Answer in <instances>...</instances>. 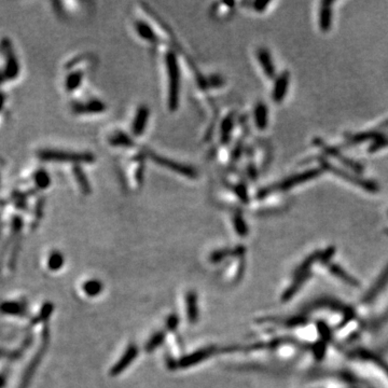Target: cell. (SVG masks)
Here are the masks:
<instances>
[{"label":"cell","instance_id":"29","mask_svg":"<svg viewBox=\"0 0 388 388\" xmlns=\"http://www.w3.org/2000/svg\"><path fill=\"white\" fill-rule=\"evenodd\" d=\"M207 82H208V85L210 87H220L225 84L224 78L218 75H214L210 76L209 78H207Z\"/></svg>","mask_w":388,"mask_h":388},{"label":"cell","instance_id":"10","mask_svg":"<svg viewBox=\"0 0 388 388\" xmlns=\"http://www.w3.org/2000/svg\"><path fill=\"white\" fill-rule=\"evenodd\" d=\"M150 117V110L147 106L142 105L137 108V111L134 117L132 124V132L135 136H141L146 131Z\"/></svg>","mask_w":388,"mask_h":388},{"label":"cell","instance_id":"25","mask_svg":"<svg viewBox=\"0 0 388 388\" xmlns=\"http://www.w3.org/2000/svg\"><path fill=\"white\" fill-rule=\"evenodd\" d=\"M387 146H388V136L385 135V134H383L380 138H377L374 142H372L371 146L369 147V152L380 151V150L384 149Z\"/></svg>","mask_w":388,"mask_h":388},{"label":"cell","instance_id":"19","mask_svg":"<svg viewBox=\"0 0 388 388\" xmlns=\"http://www.w3.org/2000/svg\"><path fill=\"white\" fill-rule=\"evenodd\" d=\"M74 176L77 180V184H79V187L82 191V193L84 194H90L92 192V187L89 179H87V176L83 172L81 166L79 165H76L74 167Z\"/></svg>","mask_w":388,"mask_h":388},{"label":"cell","instance_id":"28","mask_svg":"<svg viewBox=\"0 0 388 388\" xmlns=\"http://www.w3.org/2000/svg\"><path fill=\"white\" fill-rule=\"evenodd\" d=\"M231 253L230 249H219V250H216L213 253H211L210 257H209V260L210 262L213 263H219L222 260H224L225 258H226Z\"/></svg>","mask_w":388,"mask_h":388},{"label":"cell","instance_id":"14","mask_svg":"<svg viewBox=\"0 0 388 388\" xmlns=\"http://www.w3.org/2000/svg\"><path fill=\"white\" fill-rule=\"evenodd\" d=\"M134 28H135L137 35L143 40L149 41L151 43H157L159 41V37L157 33L154 32V29L144 20H138L134 23Z\"/></svg>","mask_w":388,"mask_h":388},{"label":"cell","instance_id":"16","mask_svg":"<svg viewBox=\"0 0 388 388\" xmlns=\"http://www.w3.org/2000/svg\"><path fill=\"white\" fill-rule=\"evenodd\" d=\"M332 1H323L319 14V27L324 33H327L331 29L332 25Z\"/></svg>","mask_w":388,"mask_h":388},{"label":"cell","instance_id":"23","mask_svg":"<svg viewBox=\"0 0 388 388\" xmlns=\"http://www.w3.org/2000/svg\"><path fill=\"white\" fill-rule=\"evenodd\" d=\"M233 224H234V229L237 234L240 236L244 237L248 234V226L246 225V221L244 217L241 213H235L233 216Z\"/></svg>","mask_w":388,"mask_h":388},{"label":"cell","instance_id":"9","mask_svg":"<svg viewBox=\"0 0 388 388\" xmlns=\"http://www.w3.org/2000/svg\"><path fill=\"white\" fill-rule=\"evenodd\" d=\"M138 355V347L135 344H131L128 345V347L126 348V350L124 351L123 356L121 357L120 359L118 360L117 364L112 367L111 370H110V375L111 376H117L122 372L125 370L127 367L132 364L134 361V359L136 358Z\"/></svg>","mask_w":388,"mask_h":388},{"label":"cell","instance_id":"4","mask_svg":"<svg viewBox=\"0 0 388 388\" xmlns=\"http://www.w3.org/2000/svg\"><path fill=\"white\" fill-rule=\"evenodd\" d=\"M146 155L150 160H151V161L160 165V166H162L168 170H172V172L184 176V177H187V178L198 177V170H196L193 166H191V165L180 163V162L175 161V160L162 157V155L154 153L152 151H150V150L146 151Z\"/></svg>","mask_w":388,"mask_h":388},{"label":"cell","instance_id":"17","mask_svg":"<svg viewBox=\"0 0 388 388\" xmlns=\"http://www.w3.org/2000/svg\"><path fill=\"white\" fill-rule=\"evenodd\" d=\"M253 117H255V123L256 126L263 131L268 125V109L266 105L263 102H257L255 107V111H253Z\"/></svg>","mask_w":388,"mask_h":388},{"label":"cell","instance_id":"7","mask_svg":"<svg viewBox=\"0 0 388 388\" xmlns=\"http://www.w3.org/2000/svg\"><path fill=\"white\" fill-rule=\"evenodd\" d=\"M215 351H216L215 346H210V347H205V348H201L199 350H195L194 353L183 357V358L177 362V366L180 367V368H189V367L198 365L203 360L209 358L210 356H213L215 354Z\"/></svg>","mask_w":388,"mask_h":388},{"label":"cell","instance_id":"30","mask_svg":"<svg viewBox=\"0 0 388 388\" xmlns=\"http://www.w3.org/2000/svg\"><path fill=\"white\" fill-rule=\"evenodd\" d=\"M179 325V317L176 314L169 315L166 320V328L168 331H175Z\"/></svg>","mask_w":388,"mask_h":388},{"label":"cell","instance_id":"12","mask_svg":"<svg viewBox=\"0 0 388 388\" xmlns=\"http://www.w3.org/2000/svg\"><path fill=\"white\" fill-rule=\"evenodd\" d=\"M257 59L260 63L263 71L267 78L274 79L275 78V66L273 64V61L271 58V54L268 50L265 48H260L257 51Z\"/></svg>","mask_w":388,"mask_h":388},{"label":"cell","instance_id":"27","mask_svg":"<svg viewBox=\"0 0 388 388\" xmlns=\"http://www.w3.org/2000/svg\"><path fill=\"white\" fill-rule=\"evenodd\" d=\"M64 258L61 256V253L54 252L52 253L49 260V266L51 270H59V268L63 265Z\"/></svg>","mask_w":388,"mask_h":388},{"label":"cell","instance_id":"3","mask_svg":"<svg viewBox=\"0 0 388 388\" xmlns=\"http://www.w3.org/2000/svg\"><path fill=\"white\" fill-rule=\"evenodd\" d=\"M316 160L319 162L323 170L324 169L328 170L329 173L336 175L338 177L348 181V183H350V184L358 185V187L365 189L366 191H368V192H370V193H376L380 191V185L373 180L366 179L364 177H360V176H358V175L351 174V173L347 172V170L342 169L340 167H336V166H334V165L331 164L329 161H327V159L324 157H319Z\"/></svg>","mask_w":388,"mask_h":388},{"label":"cell","instance_id":"18","mask_svg":"<svg viewBox=\"0 0 388 388\" xmlns=\"http://www.w3.org/2000/svg\"><path fill=\"white\" fill-rule=\"evenodd\" d=\"M108 142H109L111 146L118 148H131L134 146L133 138L122 131L111 133L109 137H108Z\"/></svg>","mask_w":388,"mask_h":388},{"label":"cell","instance_id":"26","mask_svg":"<svg viewBox=\"0 0 388 388\" xmlns=\"http://www.w3.org/2000/svg\"><path fill=\"white\" fill-rule=\"evenodd\" d=\"M234 192L237 195V198H239L243 203H248L249 202V195H248V191H247V187L245 184H236L234 187Z\"/></svg>","mask_w":388,"mask_h":388},{"label":"cell","instance_id":"5","mask_svg":"<svg viewBox=\"0 0 388 388\" xmlns=\"http://www.w3.org/2000/svg\"><path fill=\"white\" fill-rule=\"evenodd\" d=\"M41 159L49 161L72 162L79 163H93L96 160L95 155L92 152H68V151H56V150H45L40 154Z\"/></svg>","mask_w":388,"mask_h":388},{"label":"cell","instance_id":"22","mask_svg":"<svg viewBox=\"0 0 388 388\" xmlns=\"http://www.w3.org/2000/svg\"><path fill=\"white\" fill-rule=\"evenodd\" d=\"M82 80H83V72L82 71L71 72L66 79V89L68 91H75L80 86Z\"/></svg>","mask_w":388,"mask_h":388},{"label":"cell","instance_id":"1","mask_svg":"<svg viewBox=\"0 0 388 388\" xmlns=\"http://www.w3.org/2000/svg\"><path fill=\"white\" fill-rule=\"evenodd\" d=\"M322 174H323V168H312V169L305 170V172H303V173L291 175V176H289V177H287L286 179H283L282 181H279V183H277V184L266 185V187L259 190L257 193V199L263 200V199H265L267 195H271L273 193L285 192V191H288L289 189L296 187V185H299L301 184L306 183V181H308V180L316 178Z\"/></svg>","mask_w":388,"mask_h":388},{"label":"cell","instance_id":"13","mask_svg":"<svg viewBox=\"0 0 388 388\" xmlns=\"http://www.w3.org/2000/svg\"><path fill=\"white\" fill-rule=\"evenodd\" d=\"M383 135V133L380 131H369V132H361L357 134H351L346 137V142L344 143V146H353V144H358L366 142H374L375 139L380 138Z\"/></svg>","mask_w":388,"mask_h":388},{"label":"cell","instance_id":"21","mask_svg":"<svg viewBox=\"0 0 388 388\" xmlns=\"http://www.w3.org/2000/svg\"><path fill=\"white\" fill-rule=\"evenodd\" d=\"M102 284L98 279H90L83 284V291L89 297H97L102 290Z\"/></svg>","mask_w":388,"mask_h":388},{"label":"cell","instance_id":"8","mask_svg":"<svg viewBox=\"0 0 388 388\" xmlns=\"http://www.w3.org/2000/svg\"><path fill=\"white\" fill-rule=\"evenodd\" d=\"M106 103L100 100H91L85 102H75L72 110L78 115H97L106 111Z\"/></svg>","mask_w":388,"mask_h":388},{"label":"cell","instance_id":"6","mask_svg":"<svg viewBox=\"0 0 388 388\" xmlns=\"http://www.w3.org/2000/svg\"><path fill=\"white\" fill-rule=\"evenodd\" d=\"M313 143H314V144H316L318 148L322 149L323 152L326 155L336 159L338 161H340L341 163H342L344 166L349 168L350 170H354L355 173H362V172H364V166H362V164H360L359 162H357V161H354V160H351L349 158H346L345 155H343L342 152L340 151L339 148L329 146V144L326 143L322 138H318V137L315 138L314 141H313Z\"/></svg>","mask_w":388,"mask_h":388},{"label":"cell","instance_id":"15","mask_svg":"<svg viewBox=\"0 0 388 388\" xmlns=\"http://www.w3.org/2000/svg\"><path fill=\"white\" fill-rule=\"evenodd\" d=\"M185 307H187V316L190 324H195L199 320L200 312L198 306V296L195 291L191 290L185 297Z\"/></svg>","mask_w":388,"mask_h":388},{"label":"cell","instance_id":"20","mask_svg":"<svg viewBox=\"0 0 388 388\" xmlns=\"http://www.w3.org/2000/svg\"><path fill=\"white\" fill-rule=\"evenodd\" d=\"M233 127H234V116L229 115L224 121H222V124H221L220 133H221V143H226L230 141Z\"/></svg>","mask_w":388,"mask_h":388},{"label":"cell","instance_id":"24","mask_svg":"<svg viewBox=\"0 0 388 388\" xmlns=\"http://www.w3.org/2000/svg\"><path fill=\"white\" fill-rule=\"evenodd\" d=\"M165 340V332L163 331H159V332L154 333L151 338L149 339L146 346H144V349L149 353H151L154 349H157L159 346H161V344L164 342Z\"/></svg>","mask_w":388,"mask_h":388},{"label":"cell","instance_id":"32","mask_svg":"<svg viewBox=\"0 0 388 388\" xmlns=\"http://www.w3.org/2000/svg\"><path fill=\"white\" fill-rule=\"evenodd\" d=\"M379 127H380V128H385V127H388V119H387V120H385L384 122H383V123L381 124V125H380Z\"/></svg>","mask_w":388,"mask_h":388},{"label":"cell","instance_id":"11","mask_svg":"<svg viewBox=\"0 0 388 388\" xmlns=\"http://www.w3.org/2000/svg\"><path fill=\"white\" fill-rule=\"evenodd\" d=\"M289 80H290V75H289L288 71L282 72L276 78L272 92V98L275 102H281L286 97L289 86Z\"/></svg>","mask_w":388,"mask_h":388},{"label":"cell","instance_id":"2","mask_svg":"<svg viewBox=\"0 0 388 388\" xmlns=\"http://www.w3.org/2000/svg\"><path fill=\"white\" fill-rule=\"evenodd\" d=\"M165 64H166L168 77V108L170 111H175L179 105L180 71L177 56L173 51H168L165 55Z\"/></svg>","mask_w":388,"mask_h":388},{"label":"cell","instance_id":"31","mask_svg":"<svg viewBox=\"0 0 388 388\" xmlns=\"http://www.w3.org/2000/svg\"><path fill=\"white\" fill-rule=\"evenodd\" d=\"M252 4H253V9H255L257 12H262L265 11V8L270 4V1H256Z\"/></svg>","mask_w":388,"mask_h":388},{"label":"cell","instance_id":"33","mask_svg":"<svg viewBox=\"0 0 388 388\" xmlns=\"http://www.w3.org/2000/svg\"><path fill=\"white\" fill-rule=\"evenodd\" d=\"M385 232H386V234H387V235H388V230H386V231H385Z\"/></svg>","mask_w":388,"mask_h":388}]
</instances>
